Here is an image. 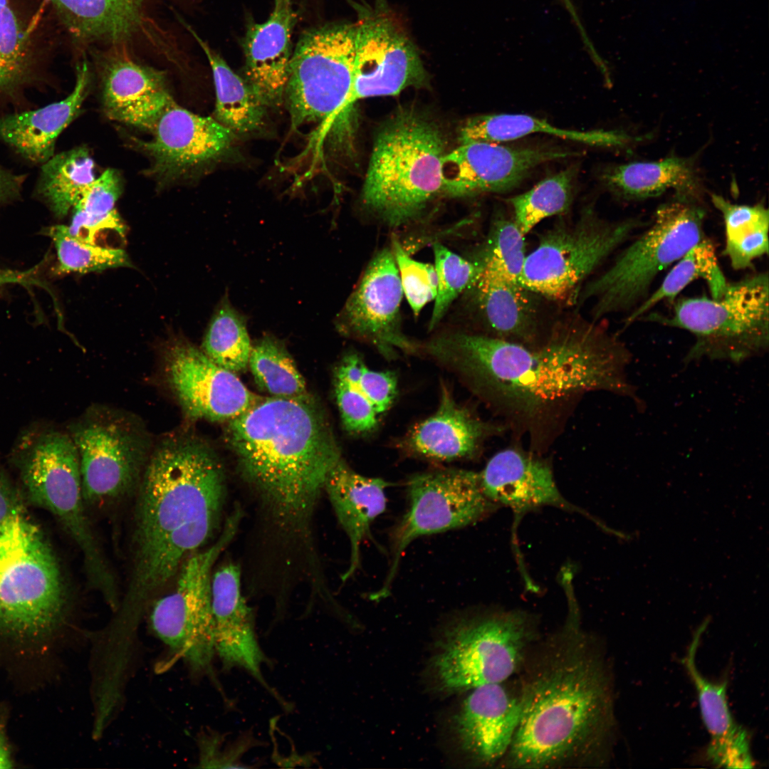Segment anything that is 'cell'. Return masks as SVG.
<instances>
[{
	"label": "cell",
	"instance_id": "d6986e66",
	"mask_svg": "<svg viewBox=\"0 0 769 769\" xmlns=\"http://www.w3.org/2000/svg\"><path fill=\"white\" fill-rule=\"evenodd\" d=\"M149 131L150 140L137 142L151 159L150 172L164 181L182 179L221 157L235 135L214 118L193 113L174 100Z\"/></svg>",
	"mask_w": 769,
	"mask_h": 769
},
{
	"label": "cell",
	"instance_id": "836d02e7",
	"mask_svg": "<svg viewBox=\"0 0 769 769\" xmlns=\"http://www.w3.org/2000/svg\"><path fill=\"white\" fill-rule=\"evenodd\" d=\"M186 28L205 53L211 68L216 92L214 119L234 134L249 133L260 128L266 108L262 100L192 27L187 24Z\"/></svg>",
	"mask_w": 769,
	"mask_h": 769
},
{
	"label": "cell",
	"instance_id": "484cf974",
	"mask_svg": "<svg viewBox=\"0 0 769 769\" xmlns=\"http://www.w3.org/2000/svg\"><path fill=\"white\" fill-rule=\"evenodd\" d=\"M498 431L497 427L457 404L443 384L436 411L412 428L400 446L410 455L432 461L469 459L478 453L485 439Z\"/></svg>",
	"mask_w": 769,
	"mask_h": 769
},
{
	"label": "cell",
	"instance_id": "30bf717a",
	"mask_svg": "<svg viewBox=\"0 0 769 769\" xmlns=\"http://www.w3.org/2000/svg\"><path fill=\"white\" fill-rule=\"evenodd\" d=\"M65 592L57 560L23 509L0 523V629L19 636L50 630Z\"/></svg>",
	"mask_w": 769,
	"mask_h": 769
},
{
	"label": "cell",
	"instance_id": "ee69618b",
	"mask_svg": "<svg viewBox=\"0 0 769 769\" xmlns=\"http://www.w3.org/2000/svg\"><path fill=\"white\" fill-rule=\"evenodd\" d=\"M46 233L54 243L62 273H85L132 266L124 250L81 241L70 234L67 226H52Z\"/></svg>",
	"mask_w": 769,
	"mask_h": 769
},
{
	"label": "cell",
	"instance_id": "bcb514c9",
	"mask_svg": "<svg viewBox=\"0 0 769 769\" xmlns=\"http://www.w3.org/2000/svg\"><path fill=\"white\" fill-rule=\"evenodd\" d=\"M525 236L513 218L498 214L491 224L480 259L503 277L518 282L527 256Z\"/></svg>",
	"mask_w": 769,
	"mask_h": 769
},
{
	"label": "cell",
	"instance_id": "e575fe53",
	"mask_svg": "<svg viewBox=\"0 0 769 769\" xmlns=\"http://www.w3.org/2000/svg\"><path fill=\"white\" fill-rule=\"evenodd\" d=\"M711 200L724 222L723 255L735 270L753 268L757 258L768 253V209L761 204L732 203L716 194H711Z\"/></svg>",
	"mask_w": 769,
	"mask_h": 769
},
{
	"label": "cell",
	"instance_id": "f35d334b",
	"mask_svg": "<svg viewBox=\"0 0 769 769\" xmlns=\"http://www.w3.org/2000/svg\"><path fill=\"white\" fill-rule=\"evenodd\" d=\"M577 172L575 166L569 167L507 199L513 219L525 236L545 219L569 210Z\"/></svg>",
	"mask_w": 769,
	"mask_h": 769
},
{
	"label": "cell",
	"instance_id": "8d00e7d4",
	"mask_svg": "<svg viewBox=\"0 0 769 769\" xmlns=\"http://www.w3.org/2000/svg\"><path fill=\"white\" fill-rule=\"evenodd\" d=\"M41 165L37 193L57 216L64 217L96 178L94 161L85 147H77L54 154Z\"/></svg>",
	"mask_w": 769,
	"mask_h": 769
},
{
	"label": "cell",
	"instance_id": "ab89813d",
	"mask_svg": "<svg viewBox=\"0 0 769 769\" xmlns=\"http://www.w3.org/2000/svg\"><path fill=\"white\" fill-rule=\"evenodd\" d=\"M251 348L245 317L226 295L211 317L202 351L219 366L236 372L249 365Z\"/></svg>",
	"mask_w": 769,
	"mask_h": 769
},
{
	"label": "cell",
	"instance_id": "f6af8a7d",
	"mask_svg": "<svg viewBox=\"0 0 769 769\" xmlns=\"http://www.w3.org/2000/svg\"><path fill=\"white\" fill-rule=\"evenodd\" d=\"M362 363L357 354H348L335 375V395L343 425L348 431L356 434L373 430L379 417L358 384Z\"/></svg>",
	"mask_w": 769,
	"mask_h": 769
},
{
	"label": "cell",
	"instance_id": "c3c4849f",
	"mask_svg": "<svg viewBox=\"0 0 769 769\" xmlns=\"http://www.w3.org/2000/svg\"><path fill=\"white\" fill-rule=\"evenodd\" d=\"M358 384L379 415L391 407L397 393V380L393 372L372 370L364 362Z\"/></svg>",
	"mask_w": 769,
	"mask_h": 769
},
{
	"label": "cell",
	"instance_id": "f5cc1de1",
	"mask_svg": "<svg viewBox=\"0 0 769 769\" xmlns=\"http://www.w3.org/2000/svg\"><path fill=\"white\" fill-rule=\"evenodd\" d=\"M12 760L6 744L4 730L0 725V768H11Z\"/></svg>",
	"mask_w": 769,
	"mask_h": 769
},
{
	"label": "cell",
	"instance_id": "cb8c5ba5",
	"mask_svg": "<svg viewBox=\"0 0 769 769\" xmlns=\"http://www.w3.org/2000/svg\"><path fill=\"white\" fill-rule=\"evenodd\" d=\"M521 713L518 693L502 683L471 689L455 718L461 749L476 763L491 765L507 753Z\"/></svg>",
	"mask_w": 769,
	"mask_h": 769
},
{
	"label": "cell",
	"instance_id": "1f68e13d",
	"mask_svg": "<svg viewBox=\"0 0 769 769\" xmlns=\"http://www.w3.org/2000/svg\"><path fill=\"white\" fill-rule=\"evenodd\" d=\"M602 178L612 192L626 199H645L673 190L675 196L702 200V183L691 158L671 155L613 165Z\"/></svg>",
	"mask_w": 769,
	"mask_h": 769
},
{
	"label": "cell",
	"instance_id": "e0dca14e",
	"mask_svg": "<svg viewBox=\"0 0 769 769\" xmlns=\"http://www.w3.org/2000/svg\"><path fill=\"white\" fill-rule=\"evenodd\" d=\"M403 291L390 248L371 259L358 283L337 315L335 325L343 335L375 347L387 360L399 353H417L420 345L402 328Z\"/></svg>",
	"mask_w": 769,
	"mask_h": 769
},
{
	"label": "cell",
	"instance_id": "ac0fdd59",
	"mask_svg": "<svg viewBox=\"0 0 769 769\" xmlns=\"http://www.w3.org/2000/svg\"><path fill=\"white\" fill-rule=\"evenodd\" d=\"M580 154L559 146L513 147L482 141L461 143L442 159L443 194L449 197H470L508 192L538 166Z\"/></svg>",
	"mask_w": 769,
	"mask_h": 769
},
{
	"label": "cell",
	"instance_id": "44dd1931",
	"mask_svg": "<svg viewBox=\"0 0 769 769\" xmlns=\"http://www.w3.org/2000/svg\"><path fill=\"white\" fill-rule=\"evenodd\" d=\"M241 570L229 563L211 575V601L214 627L216 654L222 668L229 671L245 670L286 709L287 701L267 683L262 666L271 661L256 633L253 612L241 591Z\"/></svg>",
	"mask_w": 769,
	"mask_h": 769
},
{
	"label": "cell",
	"instance_id": "74e56055",
	"mask_svg": "<svg viewBox=\"0 0 769 769\" xmlns=\"http://www.w3.org/2000/svg\"><path fill=\"white\" fill-rule=\"evenodd\" d=\"M121 188L120 174L113 169L95 178L72 210L71 223L67 226L70 234L93 244H96L97 235L105 230L123 234L125 226L115 209Z\"/></svg>",
	"mask_w": 769,
	"mask_h": 769
},
{
	"label": "cell",
	"instance_id": "f907efd6",
	"mask_svg": "<svg viewBox=\"0 0 769 769\" xmlns=\"http://www.w3.org/2000/svg\"><path fill=\"white\" fill-rule=\"evenodd\" d=\"M24 179L23 175L13 173L0 164V204L17 197Z\"/></svg>",
	"mask_w": 769,
	"mask_h": 769
},
{
	"label": "cell",
	"instance_id": "7c38bea8",
	"mask_svg": "<svg viewBox=\"0 0 769 769\" xmlns=\"http://www.w3.org/2000/svg\"><path fill=\"white\" fill-rule=\"evenodd\" d=\"M241 513L234 511L216 541L182 563L175 587L157 600L149 617L155 635L195 674H213L216 655L211 601L212 567L234 538Z\"/></svg>",
	"mask_w": 769,
	"mask_h": 769
},
{
	"label": "cell",
	"instance_id": "277c9868",
	"mask_svg": "<svg viewBox=\"0 0 769 769\" xmlns=\"http://www.w3.org/2000/svg\"><path fill=\"white\" fill-rule=\"evenodd\" d=\"M227 435L244 477L279 525L303 528L342 459L318 405L306 394L262 398L229 421Z\"/></svg>",
	"mask_w": 769,
	"mask_h": 769
},
{
	"label": "cell",
	"instance_id": "4fadbf2b",
	"mask_svg": "<svg viewBox=\"0 0 769 769\" xmlns=\"http://www.w3.org/2000/svg\"><path fill=\"white\" fill-rule=\"evenodd\" d=\"M356 25L303 33L293 52L285 96L291 125H329L344 111L355 70Z\"/></svg>",
	"mask_w": 769,
	"mask_h": 769
},
{
	"label": "cell",
	"instance_id": "5b68a950",
	"mask_svg": "<svg viewBox=\"0 0 769 769\" xmlns=\"http://www.w3.org/2000/svg\"><path fill=\"white\" fill-rule=\"evenodd\" d=\"M443 135L432 121L404 110L378 132L361 194L365 209L392 229L419 219L443 194Z\"/></svg>",
	"mask_w": 769,
	"mask_h": 769
},
{
	"label": "cell",
	"instance_id": "7402d4cb",
	"mask_svg": "<svg viewBox=\"0 0 769 769\" xmlns=\"http://www.w3.org/2000/svg\"><path fill=\"white\" fill-rule=\"evenodd\" d=\"M103 104L109 118L150 130L173 98L164 71L134 60L121 46L98 52Z\"/></svg>",
	"mask_w": 769,
	"mask_h": 769
},
{
	"label": "cell",
	"instance_id": "d4e9b609",
	"mask_svg": "<svg viewBox=\"0 0 769 769\" xmlns=\"http://www.w3.org/2000/svg\"><path fill=\"white\" fill-rule=\"evenodd\" d=\"M296 19L291 0H275L268 19L247 28L243 43L246 80L266 107L278 106L284 99Z\"/></svg>",
	"mask_w": 769,
	"mask_h": 769
},
{
	"label": "cell",
	"instance_id": "9c48e42d",
	"mask_svg": "<svg viewBox=\"0 0 769 769\" xmlns=\"http://www.w3.org/2000/svg\"><path fill=\"white\" fill-rule=\"evenodd\" d=\"M536 628L533 617L518 610H487L457 619L432 661L440 689L456 692L506 681L521 669Z\"/></svg>",
	"mask_w": 769,
	"mask_h": 769
},
{
	"label": "cell",
	"instance_id": "8fae6325",
	"mask_svg": "<svg viewBox=\"0 0 769 769\" xmlns=\"http://www.w3.org/2000/svg\"><path fill=\"white\" fill-rule=\"evenodd\" d=\"M646 224L638 218L607 221L586 208L575 222L558 224L541 235L518 282L536 295L576 303L588 276Z\"/></svg>",
	"mask_w": 769,
	"mask_h": 769
},
{
	"label": "cell",
	"instance_id": "d6a6232c",
	"mask_svg": "<svg viewBox=\"0 0 769 769\" xmlns=\"http://www.w3.org/2000/svg\"><path fill=\"white\" fill-rule=\"evenodd\" d=\"M536 133L604 147H622L633 140L617 130H567L531 115L509 113L472 117L461 126L459 138L461 144L475 141L501 143Z\"/></svg>",
	"mask_w": 769,
	"mask_h": 769
},
{
	"label": "cell",
	"instance_id": "b9f144b4",
	"mask_svg": "<svg viewBox=\"0 0 769 769\" xmlns=\"http://www.w3.org/2000/svg\"><path fill=\"white\" fill-rule=\"evenodd\" d=\"M249 365L256 383L277 397L306 394L305 380L283 345L266 335L252 346Z\"/></svg>",
	"mask_w": 769,
	"mask_h": 769
},
{
	"label": "cell",
	"instance_id": "816d5d0a",
	"mask_svg": "<svg viewBox=\"0 0 769 769\" xmlns=\"http://www.w3.org/2000/svg\"><path fill=\"white\" fill-rule=\"evenodd\" d=\"M9 284H21L26 286L44 284L35 277V270L24 271L0 268V287Z\"/></svg>",
	"mask_w": 769,
	"mask_h": 769
},
{
	"label": "cell",
	"instance_id": "db71d44e",
	"mask_svg": "<svg viewBox=\"0 0 769 769\" xmlns=\"http://www.w3.org/2000/svg\"><path fill=\"white\" fill-rule=\"evenodd\" d=\"M560 3L564 6L566 10H571L573 8V4L571 0H559Z\"/></svg>",
	"mask_w": 769,
	"mask_h": 769
},
{
	"label": "cell",
	"instance_id": "7dc6e473",
	"mask_svg": "<svg viewBox=\"0 0 769 769\" xmlns=\"http://www.w3.org/2000/svg\"><path fill=\"white\" fill-rule=\"evenodd\" d=\"M392 251L404 295L414 315H418L437 293V276L434 266L412 258L400 241L392 237Z\"/></svg>",
	"mask_w": 769,
	"mask_h": 769
},
{
	"label": "cell",
	"instance_id": "4316f807",
	"mask_svg": "<svg viewBox=\"0 0 769 769\" xmlns=\"http://www.w3.org/2000/svg\"><path fill=\"white\" fill-rule=\"evenodd\" d=\"M708 624L706 619L696 629L681 660L696 689L701 718L710 736L706 758L717 767L750 768L753 759L748 735L730 711L727 680L711 681L696 666V652Z\"/></svg>",
	"mask_w": 769,
	"mask_h": 769
},
{
	"label": "cell",
	"instance_id": "2e32d148",
	"mask_svg": "<svg viewBox=\"0 0 769 769\" xmlns=\"http://www.w3.org/2000/svg\"><path fill=\"white\" fill-rule=\"evenodd\" d=\"M383 6L363 12L355 23L354 76L344 110L358 100L395 95L427 80L415 46Z\"/></svg>",
	"mask_w": 769,
	"mask_h": 769
},
{
	"label": "cell",
	"instance_id": "f1b7e54d",
	"mask_svg": "<svg viewBox=\"0 0 769 769\" xmlns=\"http://www.w3.org/2000/svg\"><path fill=\"white\" fill-rule=\"evenodd\" d=\"M380 478L367 477L351 469L342 459L329 472L324 488L350 545L349 566L341 576L350 579L360 563V548L373 521L386 509V488Z\"/></svg>",
	"mask_w": 769,
	"mask_h": 769
},
{
	"label": "cell",
	"instance_id": "603a6c76",
	"mask_svg": "<svg viewBox=\"0 0 769 769\" xmlns=\"http://www.w3.org/2000/svg\"><path fill=\"white\" fill-rule=\"evenodd\" d=\"M485 496L498 506L518 515L543 506L576 511L600 527L605 525L575 506L561 494L550 466L541 459L515 449L497 452L478 473Z\"/></svg>",
	"mask_w": 769,
	"mask_h": 769
},
{
	"label": "cell",
	"instance_id": "9a60e30c",
	"mask_svg": "<svg viewBox=\"0 0 769 769\" xmlns=\"http://www.w3.org/2000/svg\"><path fill=\"white\" fill-rule=\"evenodd\" d=\"M70 431L79 455L85 503L115 501L139 482L149 444L136 423L98 410L72 424Z\"/></svg>",
	"mask_w": 769,
	"mask_h": 769
},
{
	"label": "cell",
	"instance_id": "ffe728a7",
	"mask_svg": "<svg viewBox=\"0 0 769 769\" xmlns=\"http://www.w3.org/2000/svg\"><path fill=\"white\" fill-rule=\"evenodd\" d=\"M166 375L183 410L192 419L230 421L262 399L234 372L187 342H177L168 350Z\"/></svg>",
	"mask_w": 769,
	"mask_h": 769
},
{
	"label": "cell",
	"instance_id": "7a4b0ae2",
	"mask_svg": "<svg viewBox=\"0 0 769 769\" xmlns=\"http://www.w3.org/2000/svg\"><path fill=\"white\" fill-rule=\"evenodd\" d=\"M530 650L521 669V713L500 762L508 768H560L605 763L615 728L605 656L579 620Z\"/></svg>",
	"mask_w": 769,
	"mask_h": 769
},
{
	"label": "cell",
	"instance_id": "ba28073f",
	"mask_svg": "<svg viewBox=\"0 0 769 769\" xmlns=\"http://www.w3.org/2000/svg\"><path fill=\"white\" fill-rule=\"evenodd\" d=\"M667 315L649 312L639 320L686 330L695 338L684 360L740 363L769 346V278L758 272L728 283L718 298H676Z\"/></svg>",
	"mask_w": 769,
	"mask_h": 769
},
{
	"label": "cell",
	"instance_id": "52a82bcc",
	"mask_svg": "<svg viewBox=\"0 0 769 769\" xmlns=\"http://www.w3.org/2000/svg\"><path fill=\"white\" fill-rule=\"evenodd\" d=\"M10 461L28 500L56 516L78 545L91 587L110 586L115 577L85 514L79 455L71 436L33 424L18 437Z\"/></svg>",
	"mask_w": 769,
	"mask_h": 769
},
{
	"label": "cell",
	"instance_id": "7bdbcfd3",
	"mask_svg": "<svg viewBox=\"0 0 769 769\" xmlns=\"http://www.w3.org/2000/svg\"><path fill=\"white\" fill-rule=\"evenodd\" d=\"M433 252L437 293L429 323V330L441 322L454 301L475 283L484 267L480 258L468 260L441 243L433 245Z\"/></svg>",
	"mask_w": 769,
	"mask_h": 769
},
{
	"label": "cell",
	"instance_id": "4dcf8cb0",
	"mask_svg": "<svg viewBox=\"0 0 769 769\" xmlns=\"http://www.w3.org/2000/svg\"><path fill=\"white\" fill-rule=\"evenodd\" d=\"M150 0H50L74 41L124 45L144 25Z\"/></svg>",
	"mask_w": 769,
	"mask_h": 769
},
{
	"label": "cell",
	"instance_id": "d590c367",
	"mask_svg": "<svg viewBox=\"0 0 769 769\" xmlns=\"http://www.w3.org/2000/svg\"><path fill=\"white\" fill-rule=\"evenodd\" d=\"M698 279L705 281L713 298L719 297L728 283L719 266L715 246L707 237L676 262L661 285L628 314L624 327L639 321L661 301L666 300L672 303L684 288Z\"/></svg>",
	"mask_w": 769,
	"mask_h": 769
},
{
	"label": "cell",
	"instance_id": "f546056e",
	"mask_svg": "<svg viewBox=\"0 0 769 769\" xmlns=\"http://www.w3.org/2000/svg\"><path fill=\"white\" fill-rule=\"evenodd\" d=\"M470 288L476 308L491 336L525 345L535 342L538 335L535 293L485 266Z\"/></svg>",
	"mask_w": 769,
	"mask_h": 769
},
{
	"label": "cell",
	"instance_id": "8992f818",
	"mask_svg": "<svg viewBox=\"0 0 769 769\" xmlns=\"http://www.w3.org/2000/svg\"><path fill=\"white\" fill-rule=\"evenodd\" d=\"M702 200L674 196L648 227L602 273L582 286L576 302H591L592 320L632 312L650 294L660 273L705 237Z\"/></svg>",
	"mask_w": 769,
	"mask_h": 769
},
{
	"label": "cell",
	"instance_id": "3957f363",
	"mask_svg": "<svg viewBox=\"0 0 769 769\" xmlns=\"http://www.w3.org/2000/svg\"><path fill=\"white\" fill-rule=\"evenodd\" d=\"M135 508L131 576L122 616L146 603L212 537L225 502L223 468L205 444L176 437L161 443L141 475Z\"/></svg>",
	"mask_w": 769,
	"mask_h": 769
},
{
	"label": "cell",
	"instance_id": "60d3db41",
	"mask_svg": "<svg viewBox=\"0 0 769 769\" xmlns=\"http://www.w3.org/2000/svg\"><path fill=\"white\" fill-rule=\"evenodd\" d=\"M29 34L9 0H0V97L29 83L33 56Z\"/></svg>",
	"mask_w": 769,
	"mask_h": 769
},
{
	"label": "cell",
	"instance_id": "83f0119b",
	"mask_svg": "<svg viewBox=\"0 0 769 769\" xmlns=\"http://www.w3.org/2000/svg\"><path fill=\"white\" fill-rule=\"evenodd\" d=\"M90 73L85 62L77 68L72 92L38 109L0 117V140L28 161L43 164L53 155L57 138L78 114L88 93Z\"/></svg>",
	"mask_w": 769,
	"mask_h": 769
},
{
	"label": "cell",
	"instance_id": "5bb4252c",
	"mask_svg": "<svg viewBox=\"0 0 769 769\" xmlns=\"http://www.w3.org/2000/svg\"><path fill=\"white\" fill-rule=\"evenodd\" d=\"M409 506L392 534V559L374 600L387 597L401 558L415 539L474 524L498 506L483 493L478 473L444 469L417 474L407 482Z\"/></svg>",
	"mask_w": 769,
	"mask_h": 769
},
{
	"label": "cell",
	"instance_id": "681fc988",
	"mask_svg": "<svg viewBox=\"0 0 769 769\" xmlns=\"http://www.w3.org/2000/svg\"><path fill=\"white\" fill-rule=\"evenodd\" d=\"M200 742L202 768H242L239 760L249 746L244 739L222 750L219 735L206 736Z\"/></svg>",
	"mask_w": 769,
	"mask_h": 769
},
{
	"label": "cell",
	"instance_id": "6da1fadb",
	"mask_svg": "<svg viewBox=\"0 0 769 769\" xmlns=\"http://www.w3.org/2000/svg\"><path fill=\"white\" fill-rule=\"evenodd\" d=\"M598 323L575 316L565 319L536 346L446 332L422 344L421 350L531 433L587 392H610L639 404L626 375L631 353Z\"/></svg>",
	"mask_w": 769,
	"mask_h": 769
}]
</instances>
